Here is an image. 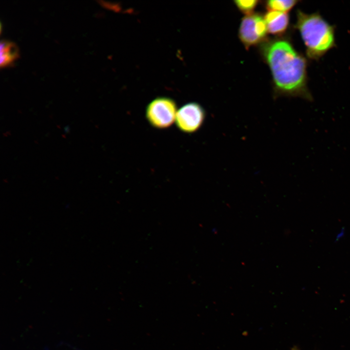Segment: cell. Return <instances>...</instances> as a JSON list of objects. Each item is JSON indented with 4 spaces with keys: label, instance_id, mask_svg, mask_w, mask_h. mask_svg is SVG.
Listing matches in <instances>:
<instances>
[{
    "label": "cell",
    "instance_id": "cell-5",
    "mask_svg": "<svg viewBox=\"0 0 350 350\" xmlns=\"http://www.w3.org/2000/svg\"><path fill=\"white\" fill-rule=\"evenodd\" d=\"M206 117L205 110L200 104L190 102L177 110L175 123L181 132L187 134L194 133L202 127Z\"/></svg>",
    "mask_w": 350,
    "mask_h": 350
},
{
    "label": "cell",
    "instance_id": "cell-8",
    "mask_svg": "<svg viewBox=\"0 0 350 350\" xmlns=\"http://www.w3.org/2000/svg\"><path fill=\"white\" fill-rule=\"evenodd\" d=\"M296 2L294 0H270L266 1L265 5L268 11L286 13L295 5Z\"/></svg>",
    "mask_w": 350,
    "mask_h": 350
},
{
    "label": "cell",
    "instance_id": "cell-4",
    "mask_svg": "<svg viewBox=\"0 0 350 350\" xmlns=\"http://www.w3.org/2000/svg\"><path fill=\"white\" fill-rule=\"evenodd\" d=\"M267 28L264 17L257 13L244 17L239 29V37L246 49L265 41Z\"/></svg>",
    "mask_w": 350,
    "mask_h": 350
},
{
    "label": "cell",
    "instance_id": "cell-7",
    "mask_svg": "<svg viewBox=\"0 0 350 350\" xmlns=\"http://www.w3.org/2000/svg\"><path fill=\"white\" fill-rule=\"evenodd\" d=\"M0 67L8 66L19 57L18 47L13 42L2 40L0 43Z\"/></svg>",
    "mask_w": 350,
    "mask_h": 350
},
{
    "label": "cell",
    "instance_id": "cell-11",
    "mask_svg": "<svg viewBox=\"0 0 350 350\" xmlns=\"http://www.w3.org/2000/svg\"><path fill=\"white\" fill-rule=\"evenodd\" d=\"M292 350H298L297 348L295 347L292 349Z\"/></svg>",
    "mask_w": 350,
    "mask_h": 350
},
{
    "label": "cell",
    "instance_id": "cell-10",
    "mask_svg": "<svg viewBox=\"0 0 350 350\" xmlns=\"http://www.w3.org/2000/svg\"><path fill=\"white\" fill-rule=\"evenodd\" d=\"M345 233V230L344 228H342L336 234L335 238V241L337 242L341 240L343 237H344Z\"/></svg>",
    "mask_w": 350,
    "mask_h": 350
},
{
    "label": "cell",
    "instance_id": "cell-1",
    "mask_svg": "<svg viewBox=\"0 0 350 350\" xmlns=\"http://www.w3.org/2000/svg\"><path fill=\"white\" fill-rule=\"evenodd\" d=\"M261 51L277 91L290 94L299 91L305 82L306 64L291 45L284 40L275 39L264 41Z\"/></svg>",
    "mask_w": 350,
    "mask_h": 350
},
{
    "label": "cell",
    "instance_id": "cell-9",
    "mask_svg": "<svg viewBox=\"0 0 350 350\" xmlns=\"http://www.w3.org/2000/svg\"><path fill=\"white\" fill-rule=\"evenodd\" d=\"M259 2V1L256 0H237L234 1V4L238 9L246 15L252 14Z\"/></svg>",
    "mask_w": 350,
    "mask_h": 350
},
{
    "label": "cell",
    "instance_id": "cell-2",
    "mask_svg": "<svg viewBox=\"0 0 350 350\" xmlns=\"http://www.w3.org/2000/svg\"><path fill=\"white\" fill-rule=\"evenodd\" d=\"M297 27L308 53L312 56L322 54L333 44L332 27L318 15L298 12Z\"/></svg>",
    "mask_w": 350,
    "mask_h": 350
},
{
    "label": "cell",
    "instance_id": "cell-6",
    "mask_svg": "<svg viewBox=\"0 0 350 350\" xmlns=\"http://www.w3.org/2000/svg\"><path fill=\"white\" fill-rule=\"evenodd\" d=\"M264 18L268 32L275 35H280L283 34L289 24V16L285 12L268 11Z\"/></svg>",
    "mask_w": 350,
    "mask_h": 350
},
{
    "label": "cell",
    "instance_id": "cell-3",
    "mask_svg": "<svg viewBox=\"0 0 350 350\" xmlns=\"http://www.w3.org/2000/svg\"><path fill=\"white\" fill-rule=\"evenodd\" d=\"M177 110L173 99L159 97L148 104L145 110V117L152 127L159 129H166L175 122Z\"/></svg>",
    "mask_w": 350,
    "mask_h": 350
}]
</instances>
